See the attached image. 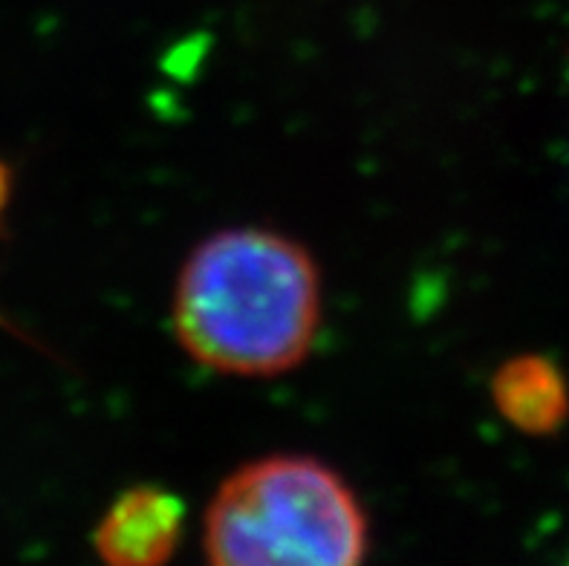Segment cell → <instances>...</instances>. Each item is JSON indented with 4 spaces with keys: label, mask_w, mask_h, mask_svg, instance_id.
<instances>
[{
    "label": "cell",
    "mask_w": 569,
    "mask_h": 566,
    "mask_svg": "<svg viewBox=\"0 0 569 566\" xmlns=\"http://www.w3.org/2000/svg\"><path fill=\"white\" fill-rule=\"evenodd\" d=\"M171 318L182 350L197 365L229 376H281L316 345L318 266L281 231H217L182 264Z\"/></svg>",
    "instance_id": "1"
},
{
    "label": "cell",
    "mask_w": 569,
    "mask_h": 566,
    "mask_svg": "<svg viewBox=\"0 0 569 566\" xmlns=\"http://www.w3.org/2000/svg\"><path fill=\"white\" fill-rule=\"evenodd\" d=\"M209 566H365L370 524L336 468L272 454L231 471L206 509Z\"/></svg>",
    "instance_id": "2"
},
{
    "label": "cell",
    "mask_w": 569,
    "mask_h": 566,
    "mask_svg": "<svg viewBox=\"0 0 569 566\" xmlns=\"http://www.w3.org/2000/svg\"><path fill=\"white\" fill-rule=\"evenodd\" d=\"M182 497L142 483L110 503L93 529V549L104 566H168L182 540Z\"/></svg>",
    "instance_id": "3"
},
{
    "label": "cell",
    "mask_w": 569,
    "mask_h": 566,
    "mask_svg": "<svg viewBox=\"0 0 569 566\" xmlns=\"http://www.w3.org/2000/svg\"><path fill=\"white\" fill-rule=\"evenodd\" d=\"M491 401L512 428L541 437L567 419V379L556 361L543 356H515L491 376Z\"/></svg>",
    "instance_id": "4"
},
{
    "label": "cell",
    "mask_w": 569,
    "mask_h": 566,
    "mask_svg": "<svg viewBox=\"0 0 569 566\" xmlns=\"http://www.w3.org/2000/svg\"><path fill=\"white\" fill-rule=\"evenodd\" d=\"M12 186H14V173L9 168V162L0 157V222H3V215H7L9 200H12Z\"/></svg>",
    "instance_id": "5"
}]
</instances>
